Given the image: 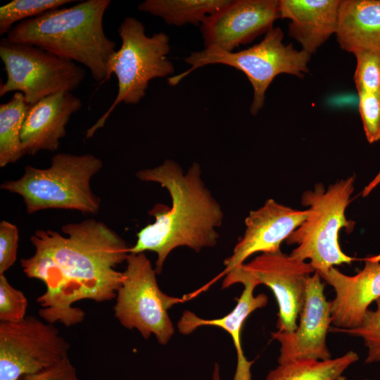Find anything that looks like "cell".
<instances>
[{
  "instance_id": "obj_8",
  "label": "cell",
  "mask_w": 380,
  "mask_h": 380,
  "mask_svg": "<svg viewBox=\"0 0 380 380\" xmlns=\"http://www.w3.org/2000/svg\"><path fill=\"white\" fill-rule=\"evenodd\" d=\"M126 263L115 298L114 315L123 327L137 329L145 339L153 335L158 343L166 345L175 334L168 310L189 298L174 297L161 291L156 270L145 253H129Z\"/></svg>"
},
{
  "instance_id": "obj_6",
  "label": "cell",
  "mask_w": 380,
  "mask_h": 380,
  "mask_svg": "<svg viewBox=\"0 0 380 380\" xmlns=\"http://www.w3.org/2000/svg\"><path fill=\"white\" fill-rule=\"evenodd\" d=\"M118 32L122 44L108 65L109 77L114 74L118 79V94L106 112L87 130V139L104 126L118 104L138 103L144 97L151 80L175 72L173 64L167 58L170 50V37L165 32L147 36L144 25L133 17L125 18Z\"/></svg>"
},
{
  "instance_id": "obj_26",
  "label": "cell",
  "mask_w": 380,
  "mask_h": 380,
  "mask_svg": "<svg viewBox=\"0 0 380 380\" xmlns=\"http://www.w3.org/2000/svg\"><path fill=\"white\" fill-rule=\"evenodd\" d=\"M27 300L23 291L14 288L4 274H0V322L15 323L27 316Z\"/></svg>"
},
{
  "instance_id": "obj_30",
  "label": "cell",
  "mask_w": 380,
  "mask_h": 380,
  "mask_svg": "<svg viewBox=\"0 0 380 380\" xmlns=\"http://www.w3.org/2000/svg\"><path fill=\"white\" fill-rule=\"evenodd\" d=\"M380 184V171L374 178L364 188L362 192L363 197L367 196L372 191Z\"/></svg>"
},
{
  "instance_id": "obj_22",
  "label": "cell",
  "mask_w": 380,
  "mask_h": 380,
  "mask_svg": "<svg viewBox=\"0 0 380 380\" xmlns=\"http://www.w3.org/2000/svg\"><path fill=\"white\" fill-rule=\"evenodd\" d=\"M29 106L20 92H15L8 102L0 105L1 167L15 163L25 155L20 135Z\"/></svg>"
},
{
  "instance_id": "obj_14",
  "label": "cell",
  "mask_w": 380,
  "mask_h": 380,
  "mask_svg": "<svg viewBox=\"0 0 380 380\" xmlns=\"http://www.w3.org/2000/svg\"><path fill=\"white\" fill-rule=\"evenodd\" d=\"M308 209L296 210L272 198L257 210H251L245 219L246 229L235 245L232 255L224 261L225 275L255 253H274L281 243L306 220Z\"/></svg>"
},
{
  "instance_id": "obj_31",
  "label": "cell",
  "mask_w": 380,
  "mask_h": 380,
  "mask_svg": "<svg viewBox=\"0 0 380 380\" xmlns=\"http://www.w3.org/2000/svg\"><path fill=\"white\" fill-rule=\"evenodd\" d=\"M211 380H221L220 374V366L217 363H215L214 366Z\"/></svg>"
},
{
  "instance_id": "obj_29",
  "label": "cell",
  "mask_w": 380,
  "mask_h": 380,
  "mask_svg": "<svg viewBox=\"0 0 380 380\" xmlns=\"http://www.w3.org/2000/svg\"><path fill=\"white\" fill-rule=\"evenodd\" d=\"M19 380H78V378L77 370L68 357L50 367Z\"/></svg>"
},
{
  "instance_id": "obj_18",
  "label": "cell",
  "mask_w": 380,
  "mask_h": 380,
  "mask_svg": "<svg viewBox=\"0 0 380 380\" xmlns=\"http://www.w3.org/2000/svg\"><path fill=\"white\" fill-rule=\"evenodd\" d=\"M241 283L243 291L236 306L226 315L216 319H204L194 312L185 310L177 322L179 333L188 335L203 326H213L225 330L231 336L237 355V364L233 380H252L251 368L254 361H249L244 355L241 341L243 322L255 310L265 307L268 301L264 293L254 295L258 284L253 279L246 277L237 279L234 284Z\"/></svg>"
},
{
  "instance_id": "obj_27",
  "label": "cell",
  "mask_w": 380,
  "mask_h": 380,
  "mask_svg": "<svg viewBox=\"0 0 380 380\" xmlns=\"http://www.w3.org/2000/svg\"><path fill=\"white\" fill-rule=\"evenodd\" d=\"M359 113L369 143L380 140V94L360 91Z\"/></svg>"
},
{
  "instance_id": "obj_13",
  "label": "cell",
  "mask_w": 380,
  "mask_h": 380,
  "mask_svg": "<svg viewBox=\"0 0 380 380\" xmlns=\"http://www.w3.org/2000/svg\"><path fill=\"white\" fill-rule=\"evenodd\" d=\"M278 18L279 1H229L201 24L205 48L232 52L239 45L266 34Z\"/></svg>"
},
{
  "instance_id": "obj_15",
  "label": "cell",
  "mask_w": 380,
  "mask_h": 380,
  "mask_svg": "<svg viewBox=\"0 0 380 380\" xmlns=\"http://www.w3.org/2000/svg\"><path fill=\"white\" fill-rule=\"evenodd\" d=\"M364 260V267L353 276L346 275L335 267L319 273L335 291L329 303L331 323L336 327H358L369 305L380 298V254Z\"/></svg>"
},
{
  "instance_id": "obj_9",
  "label": "cell",
  "mask_w": 380,
  "mask_h": 380,
  "mask_svg": "<svg viewBox=\"0 0 380 380\" xmlns=\"http://www.w3.org/2000/svg\"><path fill=\"white\" fill-rule=\"evenodd\" d=\"M0 57L6 73V82L0 85V96L20 92L29 106L58 92H72L86 75L84 68L73 61L6 37L0 42Z\"/></svg>"
},
{
  "instance_id": "obj_21",
  "label": "cell",
  "mask_w": 380,
  "mask_h": 380,
  "mask_svg": "<svg viewBox=\"0 0 380 380\" xmlns=\"http://www.w3.org/2000/svg\"><path fill=\"white\" fill-rule=\"evenodd\" d=\"M359 359L354 351L327 360H300L281 364L270 371L265 380H337Z\"/></svg>"
},
{
  "instance_id": "obj_24",
  "label": "cell",
  "mask_w": 380,
  "mask_h": 380,
  "mask_svg": "<svg viewBox=\"0 0 380 380\" xmlns=\"http://www.w3.org/2000/svg\"><path fill=\"white\" fill-rule=\"evenodd\" d=\"M375 303L376 309H369L358 327L352 329L334 327L329 329L331 331L346 333L362 338L367 348V364L380 362V298Z\"/></svg>"
},
{
  "instance_id": "obj_1",
  "label": "cell",
  "mask_w": 380,
  "mask_h": 380,
  "mask_svg": "<svg viewBox=\"0 0 380 380\" xmlns=\"http://www.w3.org/2000/svg\"><path fill=\"white\" fill-rule=\"evenodd\" d=\"M63 234L37 230L30 238L34 254L20 260L25 275L42 281L45 292L37 299L39 314L46 322L65 327L84 320L85 313L73 304L115 298L123 278L116 267L126 260L129 247L105 223L94 219L68 223Z\"/></svg>"
},
{
  "instance_id": "obj_7",
  "label": "cell",
  "mask_w": 380,
  "mask_h": 380,
  "mask_svg": "<svg viewBox=\"0 0 380 380\" xmlns=\"http://www.w3.org/2000/svg\"><path fill=\"white\" fill-rule=\"evenodd\" d=\"M279 27L268 31L258 44L237 52H228L210 46L192 52L184 61L191 67L186 71L167 79L171 86L177 84L197 68L210 64H223L242 71L253 89L250 112L255 115L263 107L265 92L273 80L281 73L303 77L308 72L310 55L295 49L292 44L283 43Z\"/></svg>"
},
{
  "instance_id": "obj_5",
  "label": "cell",
  "mask_w": 380,
  "mask_h": 380,
  "mask_svg": "<svg viewBox=\"0 0 380 380\" xmlns=\"http://www.w3.org/2000/svg\"><path fill=\"white\" fill-rule=\"evenodd\" d=\"M355 180L353 175L330 184L327 189L318 183L302 195L301 203L308 207V216L286 241L289 245H297L291 256L310 260L319 273L355 260L345 254L338 243L341 229H351L354 224L346 219V210L351 201Z\"/></svg>"
},
{
  "instance_id": "obj_12",
  "label": "cell",
  "mask_w": 380,
  "mask_h": 380,
  "mask_svg": "<svg viewBox=\"0 0 380 380\" xmlns=\"http://www.w3.org/2000/svg\"><path fill=\"white\" fill-rule=\"evenodd\" d=\"M322 279L317 271L308 279L296 329L293 332L271 333L272 338L280 344L279 364L300 360L331 359L327 345L331 315Z\"/></svg>"
},
{
  "instance_id": "obj_11",
  "label": "cell",
  "mask_w": 380,
  "mask_h": 380,
  "mask_svg": "<svg viewBox=\"0 0 380 380\" xmlns=\"http://www.w3.org/2000/svg\"><path fill=\"white\" fill-rule=\"evenodd\" d=\"M315 272L310 262L279 251L263 253L225 274L222 286L230 287L236 279L246 277L273 292L279 307L277 331H294L303 305L308 279Z\"/></svg>"
},
{
  "instance_id": "obj_10",
  "label": "cell",
  "mask_w": 380,
  "mask_h": 380,
  "mask_svg": "<svg viewBox=\"0 0 380 380\" xmlns=\"http://www.w3.org/2000/svg\"><path fill=\"white\" fill-rule=\"evenodd\" d=\"M69 343L53 325L35 317L0 322V380H19L68 357Z\"/></svg>"
},
{
  "instance_id": "obj_32",
  "label": "cell",
  "mask_w": 380,
  "mask_h": 380,
  "mask_svg": "<svg viewBox=\"0 0 380 380\" xmlns=\"http://www.w3.org/2000/svg\"><path fill=\"white\" fill-rule=\"evenodd\" d=\"M337 380H347V379H346V376L341 375V376H339V377L337 379ZM364 380H370V379H364Z\"/></svg>"
},
{
  "instance_id": "obj_23",
  "label": "cell",
  "mask_w": 380,
  "mask_h": 380,
  "mask_svg": "<svg viewBox=\"0 0 380 380\" xmlns=\"http://www.w3.org/2000/svg\"><path fill=\"white\" fill-rule=\"evenodd\" d=\"M75 1L70 0H13L0 8V34H8L13 25L61 8Z\"/></svg>"
},
{
  "instance_id": "obj_4",
  "label": "cell",
  "mask_w": 380,
  "mask_h": 380,
  "mask_svg": "<svg viewBox=\"0 0 380 380\" xmlns=\"http://www.w3.org/2000/svg\"><path fill=\"white\" fill-rule=\"evenodd\" d=\"M102 167V160L93 154L59 153L49 167L27 165L20 178L4 182L1 189L20 195L29 214L51 208L96 214L101 199L90 182Z\"/></svg>"
},
{
  "instance_id": "obj_2",
  "label": "cell",
  "mask_w": 380,
  "mask_h": 380,
  "mask_svg": "<svg viewBox=\"0 0 380 380\" xmlns=\"http://www.w3.org/2000/svg\"><path fill=\"white\" fill-rule=\"evenodd\" d=\"M137 177L159 184L170 194L172 207L156 205L148 213L155 221L137 234L129 253L152 251L157 254L155 270L162 272L164 262L177 248L187 247L199 252L216 246V228L224 219L220 205L205 186L201 169L194 163L186 172L172 160H165L153 168L138 171Z\"/></svg>"
},
{
  "instance_id": "obj_16",
  "label": "cell",
  "mask_w": 380,
  "mask_h": 380,
  "mask_svg": "<svg viewBox=\"0 0 380 380\" xmlns=\"http://www.w3.org/2000/svg\"><path fill=\"white\" fill-rule=\"evenodd\" d=\"M82 106L71 92H58L30 106L21 130L25 154L34 156L40 151H55L66 135V126L72 114Z\"/></svg>"
},
{
  "instance_id": "obj_25",
  "label": "cell",
  "mask_w": 380,
  "mask_h": 380,
  "mask_svg": "<svg viewBox=\"0 0 380 380\" xmlns=\"http://www.w3.org/2000/svg\"><path fill=\"white\" fill-rule=\"evenodd\" d=\"M354 55L357 60L354 81L357 92L380 94V54L360 51Z\"/></svg>"
},
{
  "instance_id": "obj_28",
  "label": "cell",
  "mask_w": 380,
  "mask_h": 380,
  "mask_svg": "<svg viewBox=\"0 0 380 380\" xmlns=\"http://www.w3.org/2000/svg\"><path fill=\"white\" fill-rule=\"evenodd\" d=\"M19 234L16 225L8 221L0 222V274L12 267L17 259Z\"/></svg>"
},
{
  "instance_id": "obj_19",
  "label": "cell",
  "mask_w": 380,
  "mask_h": 380,
  "mask_svg": "<svg viewBox=\"0 0 380 380\" xmlns=\"http://www.w3.org/2000/svg\"><path fill=\"white\" fill-rule=\"evenodd\" d=\"M341 48L380 54V0H344L336 32Z\"/></svg>"
},
{
  "instance_id": "obj_20",
  "label": "cell",
  "mask_w": 380,
  "mask_h": 380,
  "mask_svg": "<svg viewBox=\"0 0 380 380\" xmlns=\"http://www.w3.org/2000/svg\"><path fill=\"white\" fill-rule=\"evenodd\" d=\"M229 0H146L137 9L158 16L168 25H200Z\"/></svg>"
},
{
  "instance_id": "obj_3",
  "label": "cell",
  "mask_w": 380,
  "mask_h": 380,
  "mask_svg": "<svg viewBox=\"0 0 380 380\" xmlns=\"http://www.w3.org/2000/svg\"><path fill=\"white\" fill-rule=\"evenodd\" d=\"M110 0H86L58 8L13 26L6 38L29 44L86 66L97 82L110 79L108 65L116 43L105 34L103 20Z\"/></svg>"
},
{
  "instance_id": "obj_17",
  "label": "cell",
  "mask_w": 380,
  "mask_h": 380,
  "mask_svg": "<svg viewBox=\"0 0 380 380\" xmlns=\"http://www.w3.org/2000/svg\"><path fill=\"white\" fill-rule=\"evenodd\" d=\"M341 0H281L279 18H288L289 35L310 55L336 34Z\"/></svg>"
}]
</instances>
